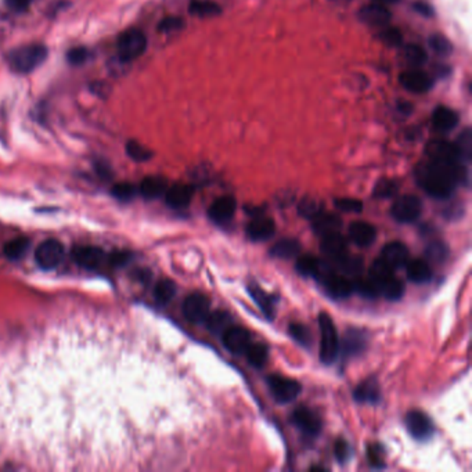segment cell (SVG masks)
I'll use <instances>...</instances> for the list:
<instances>
[{
  "mask_svg": "<svg viewBox=\"0 0 472 472\" xmlns=\"http://www.w3.org/2000/svg\"><path fill=\"white\" fill-rule=\"evenodd\" d=\"M134 351L129 320L84 316L0 352V469H129Z\"/></svg>",
  "mask_w": 472,
  "mask_h": 472,
  "instance_id": "obj_1",
  "label": "cell"
},
{
  "mask_svg": "<svg viewBox=\"0 0 472 472\" xmlns=\"http://www.w3.org/2000/svg\"><path fill=\"white\" fill-rule=\"evenodd\" d=\"M417 180L425 192L435 198H447L456 186L468 177L461 164H446L428 160L417 168Z\"/></svg>",
  "mask_w": 472,
  "mask_h": 472,
  "instance_id": "obj_2",
  "label": "cell"
},
{
  "mask_svg": "<svg viewBox=\"0 0 472 472\" xmlns=\"http://www.w3.org/2000/svg\"><path fill=\"white\" fill-rule=\"evenodd\" d=\"M47 57V49L42 45H27L13 50L8 60L10 69L18 74H28L36 70Z\"/></svg>",
  "mask_w": 472,
  "mask_h": 472,
  "instance_id": "obj_3",
  "label": "cell"
},
{
  "mask_svg": "<svg viewBox=\"0 0 472 472\" xmlns=\"http://www.w3.org/2000/svg\"><path fill=\"white\" fill-rule=\"evenodd\" d=\"M319 327H320V359L325 364L334 363V360L338 358L340 352V338L336 327L330 314L321 313L319 317Z\"/></svg>",
  "mask_w": 472,
  "mask_h": 472,
  "instance_id": "obj_4",
  "label": "cell"
},
{
  "mask_svg": "<svg viewBox=\"0 0 472 472\" xmlns=\"http://www.w3.org/2000/svg\"><path fill=\"white\" fill-rule=\"evenodd\" d=\"M116 49L121 60L132 61L146 51L147 38L140 29H127L121 34Z\"/></svg>",
  "mask_w": 472,
  "mask_h": 472,
  "instance_id": "obj_5",
  "label": "cell"
},
{
  "mask_svg": "<svg viewBox=\"0 0 472 472\" xmlns=\"http://www.w3.org/2000/svg\"><path fill=\"white\" fill-rule=\"evenodd\" d=\"M423 212V204L420 198L408 194L399 197L390 208L392 218L399 223H413Z\"/></svg>",
  "mask_w": 472,
  "mask_h": 472,
  "instance_id": "obj_6",
  "label": "cell"
},
{
  "mask_svg": "<svg viewBox=\"0 0 472 472\" xmlns=\"http://www.w3.org/2000/svg\"><path fill=\"white\" fill-rule=\"evenodd\" d=\"M65 258V247L58 240H46L35 251V260L43 271H53Z\"/></svg>",
  "mask_w": 472,
  "mask_h": 472,
  "instance_id": "obj_7",
  "label": "cell"
},
{
  "mask_svg": "<svg viewBox=\"0 0 472 472\" xmlns=\"http://www.w3.org/2000/svg\"><path fill=\"white\" fill-rule=\"evenodd\" d=\"M267 385L273 397L279 403L294 401L302 390V386L298 381L288 377H283V375H271L267 378Z\"/></svg>",
  "mask_w": 472,
  "mask_h": 472,
  "instance_id": "obj_8",
  "label": "cell"
},
{
  "mask_svg": "<svg viewBox=\"0 0 472 472\" xmlns=\"http://www.w3.org/2000/svg\"><path fill=\"white\" fill-rule=\"evenodd\" d=\"M211 301L201 293L190 294L183 302V313L187 320L192 323H202L210 314Z\"/></svg>",
  "mask_w": 472,
  "mask_h": 472,
  "instance_id": "obj_9",
  "label": "cell"
},
{
  "mask_svg": "<svg viewBox=\"0 0 472 472\" xmlns=\"http://www.w3.org/2000/svg\"><path fill=\"white\" fill-rule=\"evenodd\" d=\"M404 423H406L409 434L417 440L430 439L435 431L431 419L425 413L419 410L409 412L406 414V419H404Z\"/></svg>",
  "mask_w": 472,
  "mask_h": 472,
  "instance_id": "obj_10",
  "label": "cell"
},
{
  "mask_svg": "<svg viewBox=\"0 0 472 472\" xmlns=\"http://www.w3.org/2000/svg\"><path fill=\"white\" fill-rule=\"evenodd\" d=\"M425 154L428 160L431 161L446 162V164H461L456 145L447 140H440V139L431 140L425 147Z\"/></svg>",
  "mask_w": 472,
  "mask_h": 472,
  "instance_id": "obj_11",
  "label": "cell"
},
{
  "mask_svg": "<svg viewBox=\"0 0 472 472\" xmlns=\"http://www.w3.org/2000/svg\"><path fill=\"white\" fill-rule=\"evenodd\" d=\"M399 82L404 89L413 93H425L434 86V79L421 70L401 73Z\"/></svg>",
  "mask_w": 472,
  "mask_h": 472,
  "instance_id": "obj_12",
  "label": "cell"
},
{
  "mask_svg": "<svg viewBox=\"0 0 472 472\" xmlns=\"http://www.w3.org/2000/svg\"><path fill=\"white\" fill-rule=\"evenodd\" d=\"M293 423L306 435L316 436L321 431V420L320 417L308 408H298L293 413Z\"/></svg>",
  "mask_w": 472,
  "mask_h": 472,
  "instance_id": "obj_13",
  "label": "cell"
},
{
  "mask_svg": "<svg viewBox=\"0 0 472 472\" xmlns=\"http://www.w3.org/2000/svg\"><path fill=\"white\" fill-rule=\"evenodd\" d=\"M321 251L330 260L338 263L348 255V243L340 233H332L323 237Z\"/></svg>",
  "mask_w": 472,
  "mask_h": 472,
  "instance_id": "obj_14",
  "label": "cell"
},
{
  "mask_svg": "<svg viewBox=\"0 0 472 472\" xmlns=\"http://www.w3.org/2000/svg\"><path fill=\"white\" fill-rule=\"evenodd\" d=\"M251 344V335L245 328L229 327L223 332V345L234 355L244 353Z\"/></svg>",
  "mask_w": 472,
  "mask_h": 472,
  "instance_id": "obj_15",
  "label": "cell"
},
{
  "mask_svg": "<svg viewBox=\"0 0 472 472\" xmlns=\"http://www.w3.org/2000/svg\"><path fill=\"white\" fill-rule=\"evenodd\" d=\"M359 18L370 27L382 28L390 23L392 14L385 6L380 3H371V5L363 6L359 10Z\"/></svg>",
  "mask_w": 472,
  "mask_h": 472,
  "instance_id": "obj_16",
  "label": "cell"
},
{
  "mask_svg": "<svg viewBox=\"0 0 472 472\" xmlns=\"http://www.w3.org/2000/svg\"><path fill=\"white\" fill-rule=\"evenodd\" d=\"M276 232V225L271 218L256 216L253 218L245 229V233L252 241H266L272 238Z\"/></svg>",
  "mask_w": 472,
  "mask_h": 472,
  "instance_id": "obj_17",
  "label": "cell"
},
{
  "mask_svg": "<svg viewBox=\"0 0 472 472\" xmlns=\"http://www.w3.org/2000/svg\"><path fill=\"white\" fill-rule=\"evenodd\" d=\"M381 258L395 271V269L406 266V263L409 262V249L400 241H392L384 245Z\"/></svg>",
  "mask_w": 472,
  "mask_h": 472,
  "instance_id": "obj_18",
  "label": "cell"
},
{
  "mask_svg": "<svg viewBox=\"0 0 472 472\" xmlns=\"http://www.w3.org/2000/svg\"><path fill=\"white\" fill-rule=\"evenodd\" d=\"M321 284L331 297L348 298L353 293V283L344 275H336L335 271L330 273Z\"/></svg>",
  "mask_w": 472,
  "mask_h": 472,
  "instance_id": "obj_19",
  "label": "cell"
},
{
  "mask_svg": "<svg viewBox=\"0 0 472 472\" xmlns=\"http://www.w3.org/2000/svg\"><path fill=\"white\" fill-rule=\"evenodd\" d=\"M237 210V201L232 195H223L219 197L212 202V206L210 207L208 215L212 221L215 222H227L233 218Z\"/></svg>",
  "mask_w": 472,
  "mask_h": 472,
  "instance_id": "obj_20",
  "label": "cell"
},
{
  "mask_svg": "<svg viewBox=\"0 0 472 472\" xmlns=\"http://www.w3.org/2000/svg\"><path fill=\"white\" fill-rule=\"evenodd\" d=\"M194 188L188 184H175L165 191V201L171 208H184L190 204Z\"/></svg>",
  "mask_w": 472,
  "mask_h": 472,
  "instance_id": "obj_21",
  "label": "cell"
},
{
  "mask_svg": "<svg viewBox=\"0 0 472 472\" xmlns=\"http://www.w3.org/2000/svg\"><path fill=\"white\" fill-rule=\"evenodd\" d=\"M74 259L86 269H97L104 263L105 253L96 247H79L74 249Z\"/></svg>",
  "mask_w": 472,
  "mask_h": 472,
  "instance_id": "obj_22",
  "label": "cell"
},
{
  "mask_svg": "<svg viewBox=\"0 0 472 472\" xmlns=\"http://www.w3.org/2000/svg\"><path fill=\"white\" fill-rule=\"evenodd\" d=\"M348 234L351 240L359 247H369L377 238L375 227L367 222H360V221L351 223Z\"/></svg>",
  "mask_w": 472,
  "mask_h": 472,
  "instance_id": "obj_23",
  "label": "cell"
},
{
  "mask_svg": "<svg viewBox=\"0 0 472 472\" xmlns=\"http://www.w3.org/2000/svg\"><path fill=\"white\" fill-rule=\"evenodd\" d=\"M432 125L434 129L439 133L451 132L458 125V115L451 108L439 105L432 114Z\"/></svg>",
  "mask_w": 472,
  "mask_h": 472,
  "instance_id": "obj_24",
  "label": "cell"
},
{
  "mask_svg": "<svg viewBox=\"0 0 472 472\" xmlns=\"http://www.w3.org/2000/svg\"><path fill=\"white\" fill-rule=\"evenodd\" d=\"M313 221V230L316 234L324 237L332 233H340L341 227H343V221L338 215L335 214H327V212H321L319 214Z\"/></svg>",
  "mask_w": 472,
  "mask_h": 472,
  "instance_id": "obj_25",
  "label": "cell"
},
{
  "mask_svg": "<svg viewBox=\"0 0 472 472\" xmlns=\"http://www.w3.org/2000/svg\"><path fill=\"white\" fill-rule=\"evenodd\" d=\"M408 277L416 284H425L432 279V271L428 262L423 259H414L406 263Z\"/></svg>",
  "mask_w": 472,
  "mask_h": 472,
  "instance_id": "obj_26",
  "label": "cell"
},
{
  "mask_svg": "<svg viewBox=\"0 0 472 472\" xmlns=\"http://www.w3.org/2000/svg\"><path fill=\"white\" fill-rule=\"evenodd\" d=\"M353 397L359 403H377L381 397L378 382L373 378L360 382L353 392Z\"/></svg>",
  "mask_w": 472,
  "mask_h": 472,
  "instance_id": "obj_27",
  "label": "cell"
},
{
  "mask_svg": "<svg viewBox=\"0 0 472 472\" xmlns=\"http://www.w3.org/2000/svg\"><path fill=\"white\" fill-rule=\"evenodd\" d=\"M168 182L161 176H149L140 184V192L147 199H156L165 194Z\"/></svg>",
  "mask_w": 472,
  "mask_h": 472,
  "instance_id": "obj_28",
  "label": "cell"
},
{
  "mask_svg": "<svg viewBox=\"0 0 472 472\" xmlns=\"http://www.w3.org/2000/svg\"><path fill=\"white\" fill-rule=\"evenodd\" d=\"M299 251H301V244L298 243V240L283 238L272 247L271 253L279 259H293L299 255Z\"/></svg>",
  "mask_w": 472,
  "mask_h": 472,
  "instance_id": "obj_29",
  "label": "cell"
},
{
  "mask_svg": "<svg viewBox=\"0 0 472 472\" xmlns=\"http://www.w3.org/2000/svg\"><path fill=\"white\" fill-rule=\"evenodd\" d=\"M366 343H367V340H366L363 331L349 330L345 335V340H344V352L348 356L359 355L360 352H363Z\"/></svg>",
  "mask_w": 472,
  "mask_h": 472,
  "instance_id": "obj_30",
  "label": "cell"
},
{
  "mask_svg": "<svg viewBox=\"0 0 472 472\" xmlns=\"http://www.w3.org/2000/svg\"><path fill=\"white\" fill-rule=\"evenodd\" d=\"M249 294L253 298V301L258 303V306L260 308V310L269 317V319H273L275 316V298L271 294H266L262 288L256 287V286H251L249 287Z\"/></svg>",
  "mask_w": 472,
  "mask_h": 472,
  "instance_id": "obj_31",
  "label": "cell"
},
{
  "mask_svg": "<svg viewBox=\"0 0 472 472\" xmlns=\"http://www.w3.org/2000/svg\"><path fill=\"white\" fill-rule=\"evenodd\" d=\"M378 291H380V295L385 297L386 299L397 301L404 294V286L399 279L392 276L378 286Z\"/></svg>",
  "mask_w": 472,
  "mask_h": 472,
  "instance_id": "obj_32",
  "label": "cell"
},
{
  "mask_svg": "<svg viewBox=\"0 0 472 472\" xmlns=\"http://www.w3.org/2000/svg\"><path fill=\"white\" fill-rule=\"evenodd\" d=\"M392 276H393V269L382 258H380L375 262H373V264L370 267V276H369V279L371 282H374L377 287L381 283H384L385 280H388L389 277H392Z\"/></svg>",
  "mask_w": 472,
  "mask_h": 472,
  "instance_id": "obj_33",
  "label": "cell"
},
{
  "mask_svg": "<svg viewBox=\"0 0 472 472\" xmlns=\"http://www.w3.org/2000/svg\"><path fill=\"white\" fill-rule=\"evenodd\" d=\"M176 295V284L169 279L160 280L154 287V298L160 305L169 303Z\"/></svg>",
  "mask_w": 472,
  "mask_h": 472,
  "instance_id": "obj_34",
  "label": "cell"
},
{
  "mask_svg": "<svg viewBox=\"0 0 472 472\" xmlns=\"http://www.w3.org/2000/svg\"><path fill=\"white\" fill-rule=\"evenodd\" d=\"M247 355V359L249 362V364H252L256 369H260L264 366L267 356H269V349L264 344L260 343H255V344H249L248 348L244 352Z\"/></svg>",
  "mask_w": 472,
  "mask_h": 472,
  "instance_id": "obj_35",
  "label": "cell"
},
{
  "mask_svg": "<svg viewBox=\"0 0 472 472\" xmlns=\"http://www.w3.org/2000/svg\"><path fill=\"white\" fill-rule=\"evenodd\" d=\"M188 12L191 16H195V17L210 18V17L219 16L222 9L214 2H192L188 8Z\"/></svg>",
  "mask_w": 472,
  "mask_h": 472,
  "instance_id": "obj_36",
  "label": "cell"
},
{
  "mask_svg": "<svg viewBox=\"0 0 472 472\" xmlns=\"http://www.w3.org/2000/svg\"><path fill=\"white\" fill-rule=\"evenodd\" d=\"M29 240L27 237H18V238H14L12 241H9L6 245H5V255L6 258H9L10 260H18L21 259L28 248H29Z\"/></svg>",
  "mask_w": 472,
  "mask_h": 472,
  "instance_id": "obj_37",
  "label": "cell"
},
{
  "mask_svg": "<svg viewBox=\"0 0 472 472\" xmlns=\"http://www.w3.org/2000/svg\"><path fill=\"white\" fill-rule=\"evenodd\" d=\"M207 327L210 328V331L218 334V332H225L232 323V317L229 313L223 312V310H218L214 313H210L208 317L206 319Z\"/></svg>",
  "mask_w": 472,
  "mask_h": 472,
  "instance_id": "obj_38",
  "label": "cell"
},
{
  "mask_svg": "<svg viewBox=\"0 0 472 472\" xmlns=\"http://www.w3.org/2000/svg\"><path fill=\"white\" fill-rule=\"evenodd\" d=\"M298 212L305 219H314L323 212V204L314 197H305L298 206Z\"/></svg>",
  "mask_w": 472,
  "mask_h": 472,
  "instance_id": "obj_39",
  "label": "cell"
},
{
  "mask_svg": "<svg viewBox=\"0 0 472 472\" xmlns=\"http://www.w3.org/2000/svg\"><path fill=\"white\" fill-rule=\"evenodd\" d=\"M320 262L316 256L313 255H302L298 258L297 260V271L302 275V276H308V277H314L317 271H319V266Z\"/></svg>",
  "mask_w": 472,
  "mask_h": 472,
  "instance_id": "obj_40",
  "label": "cell"
},
{
  "mask_svg": "<svg viewBox=\"0 0 472 472\" xmlns=\"http://www.w3.org/2000/svg\"><path fill=\"white\" fill-rule=\"evenodd\" d=\"M403 57L409 64L420 66L427 62V53L419 45H406L403 47Z\"/></svg>",
  "mask_w": 472,
  "mask_h": 472,
  "instance_id": "obj_41",
  "label": "cell"
},
{
  "mask_svg": "<svg viewBox=\"0 0 472 472\" xmlns=\"http://www.w3.org/2000/svg\"><path fill=\"white\" fill-rule=\"evenodd\" d=\"M126 153L132 160L138 161V162H146V161L153 158L151 150H149L147 147H145L143 145L134 142V140H132L126 145Z\"/></svg>",
  "mask_w": 472,
  "mask_h": 472,
  "instance_id": "obj_42",
  "label": "cell"
},
{
  "mask_svg": "<svg viewBox=\"0 0 472 472\" xmlns=\"http://www.w3.org/2000/svg\"><path fill=\"white\" fill-rule=\"evenodd\" d=\"M338 264L343 269V275L344 276H352V277H358L362 272V267H363V260L358 256H349L347 255L343 260L338 262Z\"/></svg>",
  "mask_w": 472,
  "mask_h": 472,
  "instance_id": "obj_43",
  "label": "cell"
},
{
  "mask_svg": "<svg viewBox=\"0 0 472 472\" xmlns=\"http://www.w3.org/2000/svg\"><path fill=\"white\" fill-rule=\"evenodd\" d=\"M456 147H457V151H458V157H460V161H469L471 157H472V134H471V130L467 129L461 136L458 138L457 143H454Z\"/></svg>",
  "mask_w": 472,
  "mask_h": 472,
  "instance_id": "obj_44",
  "label": "cell"
},
{
  "mask_svg": "<svg viewBox=\"0 0 472 472\" xmlns=\"http://www.w3.org/2000/svg\"><path fill=\"white\" fill-rule=\"evenodd\" d=\"M290 334L297 343H299L303 347H309L312 343V334L309 328L305 327L303 324H299V323L290 324Z\"/></svg>",
  "mask_w": 472,
  "mask_h": 472,
  "instance_id": "obj_45",
  "label": "cell"
},
{
  "mask_svg": "<svg viewBox=\"0 0 472 472\" xmlns=\"http://www.w3.org/2000/svg\"><path fill=\"white\" fill-rule=\"evenodd\" d=\"M425 255L430 260H434V262H443L447 255H449V249L447 247L440 243V241H434L431 243L427 249H425Z\"/></svg>",
  "mask_w": 472,
  "mask_h": 472,
  "instance_id": "obj_46",
  "label": "cell"
},
{
  "mask_svg": "<svg viewBox=\"0 0 472 472\" xmlns=\"http://www.w3.org/2000/svg\"><path fill=\"white\" fill-rule=\"evenodd\" d=\"M353 291H358L360 295H363L366 298H377L380 295L378 287L370 279H366V280L358 279L353 283Z\"/></svg>",
  "mask_w": 472,
  "mask_h": 472,
  "instance_id": "obj_47",
  "label": "cell"
},
{
  "mask_svg": "<svg viewBox=\"0 0 472 472\" xmlns=\"http://www.w3.org/2000/svg\"><path fill=\"white\" fill-rule=\"evenodd\" d=\"M428 42H430L431 49L439 55H447L453 50L451 43L442 35H432Z\"/></svg>",
  "mask_w": 472,
  "mask_h": 472,
  "instance_id": "obj_48",
  "label": "cell"
},
{
  "mask_svg": "<svg viewBox=\"0 0 472 472\" xmlns=\"http://www.w3.org/2000/svg\"><path fill=\"white\" fill-rule=\"evenodd\" d=\"M335 207L344 212L359 214L363 211V202L353 198H340L335 199Z\"/></svg>",
  "mask_w": 472,
  "mask_h": 472,
  "instance_id": "obj_49",
  "label": "cell"
},
{
  "mask_svg": "<svg viewBox=\"0 0 472 472\" xmlns=\"http://www.w3.org/2000/svg\"><path fill=\"white\" fill-rule=\"evenodd\" d=\"M396 191H397L396 182L384 179V180L377 183V186L374 188V197H377V198H389V197L395 195Z\"/></svg>",
  "mask_w": 472,
  "mask_h": 472,
  "instance_id": "obj_50",
  "label": "cell"
},
{
  "mask_svg": "<svg viewBox=\"0 0 472 472\" xmlns=\"http://www.w3.org/2000/svg\"><path fill=\"white\" fill-rule=\"evenodd\" d=\"M380 38L389 46H399L403 42L401 32L397 28H386L380 34Z\"/></svg>",
  "mask_w": 472,
  "mask_h": 472,
  "instance_id": "obj_51",
  "label": "cell"
},
{
  "mask_svg": "<svg viewBox=\"0 0 472 472\" xmlns=\"http://www.w3.org/2000/svg\"><path fill=\"white\" fill-rule=\"evenodd\" d=\"M334 454L340 462H345L349 457H351V446L347 440L344 439H338L335 442L334 446Z\"/></svg>",
  "mask_w": 472,
  "mask_h": 472,
  "instance_id": "obj_52",
  "label": "cell"
},
{
  "mask_svg": "<svg viewBox=\"0 0 472 472\" xmlns=\"http://www.w3.org/2000/svg\"><path fill=\"white\" fill-rule=\"evenodd\" d=\"M184 27V21L179 17H168L165 20H162L160 23V27L158 29L161 32H165V34H169V32H175V31H179Z\"/></svg>",
  "mask_w": 472,
  "mask_h": 472,
  "instance_id": "obj_53",
  "label": "cell"
},
{
  "mask_svg": "<svg viewBox=\"0 0 472 472\" xmlns=\"http://www.w3.org/2000/svg\"><path fill=\"white\" fill-rule=\"evenodd\" d=\"M367 456H369L370 462L374 467H384V449L381 445L378 443L370 445L367 450Z\"/></svg>",
  "mask_w": 472,
  "mask_h": 472,
  "instance_id": "obj_54",
  "label": "cell"
},
{
  "mask_svg": "<svg viewBox=\"0 0 472 472\" xmlns=\"http://www.w3.org/2000/svg\"><path fill=\"white\" fill-rule=\"evenodd\" d=\"M89 58V51L85 47H74L66 53V60L73 65H81Z\"/></svg>",
  "mask_w": 472,
  "mask_h": 472,
  "instance_id": "obj_55",
  "label": "cell"
},
{
  "mask_svg": "<svg viewBox=\"0 0 472 472\" xmlns=\"http://www.w3.org/2000/svg\"><path fill=\"white\" fill-rule=\"evenodd\" d=\"M134 192H136V188L130 183H119L112 188V194L119 199H130Z\"/></svg>",
  "mask_w": 472,
  "mask_h": 472,
  "instance_id": "obj_56",
  "label": "cell"
},
{
  "mask_svg": "<svg viewBox=\"0 0 472 472\" xmlns=\"http://www.w3.org/2000/svg\"><path fill=\"white\" fill-rule=\"evenodd\" d=\"M5 2L10 10L16 13H23L29 8L32 0H5Z\"/></svg>",
  "mask_w": 472,
  "mask_h": 472,
  "instance_id": "obj_57",
  "label": "cell"
},
{
  "mask_svg": "<svg viewBox=\"0 0 472 472\" xmlns=\"http://www.w3.org/2000/svg\"><path fill=\"white\" fill-rule=\"evenodd\" d=\"M414 9L417 10V13H420V14H423V16H425V17L434 16V9H432L428 3H425V2H419V3H416V5H414Z\"/></svg>",
  "mask_w": 472,
  "mask_h": 472,
  "instance_id": "obj_58",
  "label": "cell"
},
{
  "mask_svg": "<svg viewBox=\"0 0 472 472\" xmlns=\"http://www.w3.org/2000/svg\"><path fill=\"white\" fill-rule=\"evenodd\" d=\"M377 2H381V3H396V2H399V0H377Z\"/></svg>",
  "mask_w": 472,
  "mask_h": 472,
  "instance_id": "obj_59",
  "label": "cell"
},
{
  "mask_svg": "<svg viewBox=\"0 0 472 472\" xmlns=\"http://www.w3.org/2000/svg\"><path fill=\"white\" fill-rule=\"evenodd\" d=\"M332 2H335V3H348V2H351V0H332Z\"/></svg>",
  "mask_w": 472,
  "mask_h": 472,
  "instance_id": "obj_60",
  "label": "cell"
}]
</instances>
